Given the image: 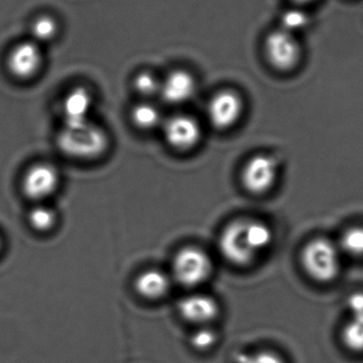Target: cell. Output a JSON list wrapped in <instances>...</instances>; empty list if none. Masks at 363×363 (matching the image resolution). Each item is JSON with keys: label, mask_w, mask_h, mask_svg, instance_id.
<instances>
[{"label": "cell", "mask_w": 363, "mask_h": 363, "mask_svg": "<svg viewBox=\"0 0 363 363\" xmlns=\"http://www.w3.org/2000/svg\"><path fill=\"white\" fill-rule=\"evenodd\" d=\"M57 145L62 152L72 159L91 160L106 152L108 138L104 130L89 121L74 127L64 125Z\"/></svg>", "instance_id": "6da1fadb"}, {"label": "cell", "mask_w": 363, "mask_h": 363, "mask_svg": "<svg viewBox=\"0 0 363 363\" xmlns=\"http://www.w3.org/2000/svg\"><path fill=\"white\" fill-rule=\"evenodd\" d=\"M341 254L338 245L328 239L315 238L305 245L301 260L311 279L319 283H330L340 272Z\"/></svg>", "instance_id": "7a4b0ae2"}, {"label": "cell", "mask_w": 363, "mask_h": 363, "mask_svg": "<svg viewBox=\"0 0 363 363\" xmlns=\"http://www.w3.org/2000/svg\"><path fill=\"white\" fill-rule=\"evenodd\" d=\"M172 272L174 279L184 287H196L211 275V258L199 247H183L174 256Z\"/></svg>", "instance_id": "3957f363"}, {"label": "cell", "mask_w": 363, "mask_h": 363, "mask_svg": "<svg viewBox=\"0 0 363 363\" xmlns=\"http://www.w3.org/2000/svg\"><path fill=\"white\" fill-rule=\"evenodd\" d=\"M218 245L223 257L236 266H249L257 257L245 236V220H236L226 225L220 234Z\"/></svg>", "instance_id": "277c9868"}, {"label": "cell", "mask_w": 363, "mask_h": 363, "mask_svg": "<svg viewBox=\"0 0 363 363\" xmlns=\"http://www.w3.org/2000/svg\"><path fill=\"white\" fill-rule=\"evenodd\" d=\"M279 166L270 155H258L245 163L241 172L243 187L254 194L269 191L277 179Z\"/></svg>", "instance_id": "5b68a950"}, {"label": "cell", "mask_w": 363, "mask_h": 363, "mask_svg": "<svg viewBox=\"0 0 363 363\" xmlns=\"http://www.w3.org/2000/svg\"><path fill=\"white\" fill-rule=\"evenodd\" d=\"M264 50L271 65L283 72L296 67L300 61L301 47L298 40L294 34L281 29L269 34Z\"/></svg>", "instance_id": "8992f818"}, {"label": "cell", "mask_w": 363, "mask_h": 363, "mask_svg": "<svg viewBox=\"0 0 363 363\" xmlns=\"http://www.w3.org/2000/svg\"><path fill=\"white\" fill-rule=\"evenodd\" d=\"M242 111L243 102L238 94L233 91H221L209 101L207 116L213 127L225 130L239 121Z\"/></svg>", "instance_id": "52a82bcc"}, {"label": "cell", "mask_w": 363, "mask_h": 363, "mask_svg": "<svg viewBox=\"0 0 363 363\" xmlns=\"http://www.w3.org/2000/svg\"><path fill=\"white\" fill-rule=\"evenodd\" d=\"M43 55L35 42H21L11 49L6 59L9 72L15 78L28 80L42 67Z\"/></svg>", "instance_id": "ba28073f"}, {"label": "cell", "mask_w": 363, "mask_h": 363, "mask_svg": "<svg viewBox=\"0 0 363 363\" xmlns=\"http://www.w3.org/2000/svg\"><path fill=\"white\" fill-rule=\"evenodd\" d=\"M60 177L57 169L49 164H36L23 176V187L26 196L33 201L45 200L57 190Z\"/></svg>", "instance_id": "9c48e42d"}, {"label": "cell", "mask_w": 363, "mask_h": 363, "mask_svg": "<svg viewBox=\"0 0 363 363\" xmlns=\"http://www.w3.org/2000/svg\"><path fill=\"white\" fill-rule=\"evenodd\" d=\"M166 140L178 150H190L200 142L201 128L198 121L187 115L168 119L164 128Z\"/></svg>", "instance_id": "30bf717a"}, {"label": "cell", "mask_w": 363, "mask_h": 363, "mask_svg": "<svg viewBox=\"0 0 363 363\" xmlns=\"http://www.w3.org/2000/svg\"><path fill=\"white\" fill-rule=\"evenodd\" d=\"M178 309L185 321L198 326L208 325L219 315L217 301L203 294L186 296L179 302Z\"/></svg>", "instance_id": "8fae6325"}, {"label": "cell", "mask_w": 363, "mask_h": 363, "mask_svg": "<svg viewBox=\"0 0 363 363\" xmlns=\"http://www.w3.org/2000/svg\"><path fill=\"white\" fill-rule=\"evenodd\" d=\"M93 97L85 87H76L63 101L64 125L74 127L89 121Z\"/></svg>", "instance_id": "7c38bea8"}, {"label": "cell", "mask_w": 363, "mask_h": 363, "mask_svg": "<svg viewBox=\"0 0 363 363\" xmlns=\"http://www.w3.org/2000/svg\"><path fill=\"white\" fill-rule=\"evenodd\" d=\"M164 99L172 104H181L191 99L196 91V80L186 70H174L161 83Z\"/></svg>", "instance_id": "4fadbf2b"}, {"label": "cell", "mask_w": 363, "mask_h": 363, "mask_svg": "<svg viewBox=\"0 0 363 363\" xmlns=\"http://www.w3.org/2000/svg\"><path fill=\"white\" fill-rule=\"evenodd\" d=\"M170 279L166 273L157 269L144 271L135 281V289L140 296L148 300H159L167 294Z\"/></svg>", "instance_id": "5bb4252c"}, {"label": "cell", "mask_w": 363, "mask_h": 363, "mask_svg": "<svg viewBox=\"0 0 363 363\" xmlns=\"http://www.w3.org/2000/svg\"><path fill=\"white\" fill-rule=\"evenodd\" d=\"M245 236L256 255L268 249L273 241L272 230L264 222L254 220H245Z\"/></svg>", "instance_id": "9a60e30c"}, {"label": "cell", "mask_w": 363, "mask_h": 363, "mask_svg": "<svg viewBox=\"0 0 363 363\" xmlns=\"http://www.w3.org/2000/svg\"><path fill=\"white\" fill-rule=\"evenodd\" d=\"M342 342L354 353H363V315H351L342 328Z\"/></svg>", "instance_id": "2e32d148"}, {"label": "cell", "mask_w": 363, "mask_h": 363, "mask_svg": "<svg viewBox=\"0 0 363 363\" xmlns=\"http://www.w3.org/2000/svg\"><path fill=\"white\" fill-rule=\"evenodd\" d=\"M341 253L363 257V226H355L343 233L338 245Z\"/></svg>", "instance_id": "e0dca14e"}, {"label": "cell", "mask_w": 363, "mask_h": 363, "mask_svg": "<svg viewBox=\"0 0 363 363\" xmlns=\"http://www.w3.org/2000/svg\"><path fill=\"white\" fill-rule=\"evenodd\" d=\"M132 121L140 129H152L161 121V113L153 104H138L132 111Z\"/></svg>", "instance_id": "ac0fdd59"}, {"label": "cell", "mask_w": 363, "mask_h": 363, "mask_svg": "<svg viewBox=\"0 0 363 363\" xmlns=\"http://www.w3.org/2000/svg\"><path fill=\"white\" fill-rule=\"evenodd\" d=\"M28 221L31 228L38 232H47L55 225L57 213L50 207L38 205L30 211Z\"/></svg>", "instance_id": "d6986e66"}, {"label": "cell", "mask_w": 363, "mask_h": 363, "mask_svg": "<svg viewBox=\"0 0 363 363\" xmlns=\"http://www.w3.org/2000/svg\"><path fill=\"white\" fill-rule=\"evenodd\" d=\"M57 32V23L48 15L38 17L32 23L31 33L36 42H48L55 38Z\"/></svg>", "instance_id": "ffe728a7"}, {"label": "cell", "mask_w": 363, "mask_h": 363, "mask_svg": "<svg viewBox=\"0 0 363 363\" xmlns=\"http://www.w3.org/2000/svg\"><path fill=\"white\" fill-rule=\"evenodd\" d=\"M218 335L208 326H199L190 337V343L198 351H207L217 343Z\"/></svg>", "instance_id": "44dd1931"}, {"label": "cell", "mask_w": 363, "mask_h": 363, "mask_svg": "<svg viewBox=\"0 0 363 363\" xmlns=\"http://www.w3.org/2000/svg\"><path fill=\"white\" fill-rule=\"evenodd\" d=\"M237 363H286L285 359L272 350H258L250 353H241Z\"/></svg>", "instance_id": "7402d4cb"}, {"label": "cell", "mask_w": 363, "mask_h": 363, "mask_svg": "<svg viewBox=\"0 0 363 363\" xmlns=\"http://www.w3.org/2000/svg\"><path fill=\"white\" fill-rule=\"evenodd\" d=\"M309 18L306 13L301 10H289L281 17V30L294 34V32L304 29L308 25Z\"/></svg>", "instance_id": "603a6c76"}, {"label": "cell", "mask_w": 363, "mask_h": 363, "mask_svg": "<svg viewBox=\"0 0 363 363\" xmlns=\"http://www.w3.org/2000/svg\"><path fill=\"white\" fill-rule=\"evenodd\" d=\"M134 87L138 93L145 96H151L161 89V82L155 74L148 72H140L134 79Z\"/></svg>", "instance_id": "cb8c5ba5"}, {"label": "cell", "mask_w": 363, "mask_h": 363, "mask_svg": "<svg viewBox=\"0 0 363 363\" xmlns=\"http://www.w3.org/2000/svg\"><path fill=\"white\" fill-rule=\"evenodd\" d=\"M347 306H349L351 315H363V294H354L350 296L347 301Z\"/></svg>", "instance_id": "d4e9b609"}, {"label": "cell", "mask_w": 363, "mask_h": 363, "mask_svg": "<svg viewBox=\"0 0 363 363\" xmlns=\"http://www.w3.org/2000/svg\"><path fill=\"white\" fill-rule=\"evenodd\" d=\"M294 1L298 2V4H306V2H311L313 0H294Z\"/></svg>", "instance_id": "484cf974"}, {"label": "cell", "mask_w": 363, "mask_h": 363, "mask_svg": "<svg viewBox=\"0 0 363 363\" xmlns=\"http://www.w3.org/2000/svg\"><path fill=\"white\" fill-rule=\"evenodd\" d=\"M0 247H1V239H0Z\"/></svg>", "instance_id": "4316f807"}]
</instances>
